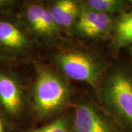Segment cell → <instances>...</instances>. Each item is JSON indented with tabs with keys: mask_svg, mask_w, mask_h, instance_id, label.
<instances>
[{
	"mask_svg": "<svg viewBox=\"0 0 132 132\" xmlns=\"http://www.w3.org/2000/svg\"><path fill=\"white\" fill-rule=\"evenodd\" d=\"M73 91L68 79L55 68L36 63L35 75L29 89L31 113L38 120L56 117L70 105Z\"/></svg>",
	"mask_w": 132,
	"mask_h": 132,
	"instance_id": "obj_1",
	"label": "cell"
},
{
	"mask_svg": "<svg viewBox=\"0 0 132 132\" xmlns=\"http://www.w3.org/2000/svg\"><path fill=\"white\" fill-rule=\"evenodd\" d=\"M96 92L102 108L119 126L132 131V69L108 68Z\"/></svg>",
	"mask_w": 132,
	"mask_h": 132,
	"instance_id": "obj_2",
	"label": "cell"
},
{
	"mask_svg": "<svg viewBox=\"0 0 132 132\" xmlns=\"http://www.w3.org/2000/svg\"><path fill=\"white\" fill-rule=\"evenodd\" d=\"M54 68L67 79L82 82L97 90L109 66L98 54L79 48H62L51 56Z\"/></svg>",
	"mask_w": 132,
	"mask_h": 132,
	"instance_id": "obj_3",
	"label": "cell"
},
{
	"mask_svg": "<svg viewBox=\"0 0 132 132\" xmlns=\"http://www.w3.org/2000/svg\"><path fill=\"white\" fill-rule=\"evenodd\" d=\"M38 45L16 12L0 14V65L27 62L32 59Z\"/></svg>",
	"mask_w": 132,
	"mask_h": 132,
	"instance_id": "obj_4",
	"label": "cell"
},
{
	"mask_svg": "<svg viewBox=\"0 0 132 132\" xmlns=\"http://www.w3.org/2000/svg\"><path fill=\"white\" fill-rule=\"evenodd\" d=\"M0 112L14 126L31 112L29 90L21 77L9 68H0Z\"/></svg>",
	"mask_w": 132,
	"mask_h": 132,
	"instance_id": "obj_5",
	"label": "cell"
},
{
	"mask_svg": "<svg viewBox=\"0 0 132 132\" xmlns=\"http://www.w3.org/2000/svg\"><path fill=\"white\" fill-rule=\"evenodd\" d=\"M71 119L73 132H118L116 121L102 107L90 101L76 102Z\"/></svg>",
	"mask_w": 132,
	"mask_h": 132,
	"instance_id": "obj_6",
	"label": "cell"
},
{
	"mask_svg": "<svg viewBox=\"0 0 132 132\" xmlns=\"http://www.w3.org/2000/svg\"><path fill=\"white\" fill-rule=\"evenodd\" d=\"M80 2V12L71 32L77 37L90 40L111 37L116 16L95 11Z\"/></svg>",
	"mask_w": 132,
	"mask_h": 132,
	"instance_id": "obj_7",
	"label": "cell"
},
{
	"mask_svg": "<svg viewBox=\"0 0 132 132\" xmlns=\"http://www.w3.org/2000/svg\"><path fill=\"white\" fill-rule=\"evenodd\" d=\"M46 4L62 31H71L80 12V1L54 0Z\"/></svg>",
	"mask_w": 132,
	"mask_h": 132,
	"instance_id": "obj_8",
	"label": "cell"
},
{
	"mask_svg": "<svg viewBox=\"0 0 132 132\" xmlns=\"http://www.w3.org/2000/svg\"><path fill=\"white\" fill-rule=\"evenodd\" d=\"M110 38L115 51L132 46V10L116 16Z\"/></svg>",
	"mask_w": 132,
	"mask_h": 132,
	"instance_id": "obj_9",
	"label": "cell"
},
{
	"mask_svg": "<svg viewBox=\"0 0 132 132\" xmlns=\"http://www.w3.org/2000/svg\"><path fill=\"white\" fill-rule=\"evenodd\" d=\"M82 4L90 9L101 13L118 16L125 12L131 10L128 1L123 0H86Z\"/></svg>",
	"mask_w": 132,
	"mask_h": 132,
	"instance_id": "obj_10",
	"label": "cell"
},
{
	"mask_svg": "<svg viewBox=\"0 0 132 132\" xmlns=\"http://www.w3.org/2000/svg\"><path fill=\"white\" fill-rule=\"evenodd\" d=\"M26 132H73L71 128V114H62L52 122L41 127L28 130Z\"/></svg>",
	"mask_w": 132,
	"mask_h": 132,
	"instance_id": "obj_11",
	"label": "cell"
},
{
	"mask_svg": "<svg viewBox=\"0 0 132 132\" xmlns=\"http://www.w3.org/2000/svg\"><path fill=\"white\" fill-rule=\"evenodd\" d=\"M21 3L22 2L18 0H0V14L15 12Z\"/></svg>",
	"mask_w": 132,
	"mask_h": 132,
	"instance_id": "obj_12",
	"label": "cell"
},
{
	"mask_svg": "<svg viewBox=\"0 0 132 132\" xmlns=\"http://www.w3.org/2000/svg\"><path fill=\"white\" fill-rule=\"evenodd\" d=\"M14 126L0 112V132H13Z\"/></svg>",
	"mask_w": 132,
	"mask_h": 132,
	"instance_id": "obj_13",
	"label": "cell"
},
{
	"mask_svg": "<svg viewBox=\"0 0 132 132\" xmlns=\"http://www.w3.org/2000/svg\"><path fill=\"white\" fill-rule=\"evenodd\" d=\"M126 49L127 50L128 54V55H129V57H130V59H131V61L132 63V46L128 47L127 48H126Z\"/></svg>",
	"mask_w": 132,
	"mask_h": 132,
	"instance_id": "obj_14",
	"label": "cell"
},
{
	"mask_svg": "<svg viewBox=\"0 0 132 132\" xmlns=\"http://www.w3.org/2000/svg\"><path fill=\"white\" fill-rule=\"evenodd\" d=\"M128 2H129V4H130V6H131V9L132 10V0L128 1Z\"/></svg>",
	"mask_w": 132,
	"mask_h": 132,
	"instance_id": "obj_15",
	"label": "cell"
}]
</instances>
